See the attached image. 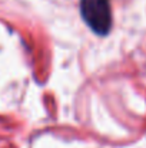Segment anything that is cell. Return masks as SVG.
Wrapping results in <instances>:
<instances>
[{
	"label": "cell",
	"instance_id": "6da1fadb",
	"mask_svg": "<svg viewBox=\"0 0 146 148\" xmlns=\"http://www.w3.org/2000/svg\"><path fill=\"white\" fill-rule=\"evenodd\" d=\"M80 13L86 25L100 36L112 29L110 0H80Z\"/></svg>",
	"mask_w": 146,
	"mask_h": 148
}]
</instances>
